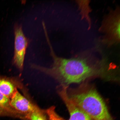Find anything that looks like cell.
Wrapping results in <instances>:
<instances>
[{
  "instance_id": "cell-1",
  "label": "cell",
  "mask_w": 120,
  "mask_h": 120,
  "mask_svg": "<svg viewBox=\"0 0 120 120\" xmlns=\"http://www.w3.org/2000/svg\"><path fill=\"white\" fill-rule=\"evenodd\" d=\"M49 45L53 59L52 67L48 68L35 65L34 68L51 76L61 85L68 86L70 84L80 83L94 77L117 80L116 69L105 61L93 63L80 57L69 59L59 57L55 55L50 43Z\"/></svg>"
},
{
  "instance_id": "cell-11",
  "label": "cell",
  "mask_w": 120,
  "mask_h": 120,
  "mask_svg": "<svg viewBox=\"0 0 120 120\" xmlns=\"http://www.w3.org/2000/svg\"><path fill=\"white\" fill-rule=\"evenodd\" d=\"M14 115L6 109L0 107V116H11Z\"/></svg>"
},
{
  "instance_id": "cell-3",
  "label": "cell",
  "mask_w": 120,
  "mask_h": 120,
  "mask_svg": "<svg viewBox=\"0 0 120 120\" xmlns=\"http://www.w3.org/2000/svg\"><path fill=\"white\" fill-rule=\"evenodd\" d=\"M101 30L105 34V42L110 45L119 42L120 17L118 9L109 14L105 19Z\"/></svg>"
},
{
  "instance_id": "cell-8",
  "label": "cell",
  "mask_w": 120,
  "mask_h": 120,
  "mask_svg": "<svg viewBox=\"0 0 120 120\" xmlns=\"http://www.w3.org/2000/svg\"><path fill=\"white\" fill-rule=\"evenodd\" d=\"M10 99L5 96L0 91V107L3 108L14 115L19 114L10 105Z\"/></svg>"
},
{
  "instance_id": "cell-4",
  "label": "cell",
  "mask_w": 120,
  "mask_h": 120,
  "mask_svg": "<svg viewBox=\"0 0 120 120\" xmlns=\"http://www.w3.org/2000/svg\"><path fill=\"white\" fill-rule=\"evenodd\" d=\"M15 52L13 62L20 70L23 69L28 41L24 34L21 25H16L14 29Z\"/></svg>"
},
{
  "instance_id": "cell-7",
  "label": "cell",
  "mask_w": 120,
  "mask_h": 120,
  "mask_svg": "<svg viewBox=\"0 0 120 120\" xmlns=\"http://www.w3.org/2000/svg\"><path fill=\"white\" fill-rule=\"evenodd\" d=\"M14 79L0 76V91L9 98H11L17 90Z\"/></svg>"
},
{
  "instance_id": "cell-2",
  "label": "cell",
  "mask_w": 120,
  "mask_h": 120,
  "mask_svg": "<svg viewBox=\"0 0 120 120\" xmlns=\"http://www.w3.org/2000/svg\"><path fill=\"white\" fill-rule=\"evenodd\" d=\"M68 93L75 104L92 120H114L104 100L93 87L84 85Z\"/></svg>"
},
{
  "instance_id": "cell-10",
  "label": "cell",
  "mask_w": 120,
  "mask_h": 120,
  "mask_svg": "<svg viewBox=\"0 0 120 120\" xmlns=\"http://www.w3.org/2000/svg\"><path fill=\"white\" fill-rule=\"evenodd\" d=\"M55 107L52 106L46 109L45 112L47 114L49 120H65L57 113Z\"/></svg>"
},
{
  "instance_id": "cell-9",
  "label": "cell",
  "mask_w": 120,
  "mask_h": 120,
  "mask_svg": "<svg viewBox=\"0 0 120 120\" xmlns=\"http://www.w3.org/2000/svg\"><path fill=\"white\" fill-rule=\"evenodd\" d=\"M44 112L40 108L25 115V118L29 120H47Z\"/></svg>"
},
{
  "instance_id": "cell-5",
  "label": "cell",
  "mask_w": 120,
  "mask_h": 120,
  "mask_svg": "<svg viewBox=\"0 0 120 120\" xmlns=\"http://www.w3.org/2000/svg\"><path fill=\"white\" fill-rule=\"evenodd\" d=\"M68 86L61 85L58 88L57 91L68 109L70 116L69 120H92L70 98L68 93Z\"/></svg>"
},
{
  "instance_id": "cell-6",
  "label": "cell",
  "mask_w": 120,
  "mask_h": 120,
  "mask_svg": "<svg viewBox=\"0 0 120 120\" xmlns=\"http://www.w3.org/2000/svg\"><path fill=\"white\" fill-rule=\"evenodd\" d=\"M10 103L11 107L19 113L24 115L40 108L22 95L18 90L10 98Z\"/></svg>"
}]
</instances>
